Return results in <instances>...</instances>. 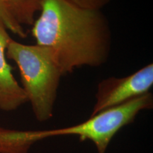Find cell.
Instances as JSON below:
<instances>
[{"label":"cell","mask_w":153,"mask_h":153,"mask_svg":"<svg viewBox=\"0 0 153 153\" xmlns=\"http://www.w3.org/2000/svg\"><path fill=\"white\" fill-rule=\"evenodd\" d=\"M7 29L0 22V109L12 111L28 102L27 96L12 74L7 62L6 50L10 40Z\"/></svg>","instance_id":"obj_5"},{"label":"cell","mask_w":153,"mask_h":153,"mask_svg":"<svg viewBox=\"0 0 153 153\" xmlns=\"http://www.w3.org/2000/svg\"><path fill=\"white\" fill-rule=\"evenodd\" d=\"M68 1L84 8L101 10L108 4H109L111 0H68Z\"/></svg>","instance_id":"obj_8"},{"label":"cell","mask_w":153,"mask_h":153,"mask_svg":"<svg viewBox=\"0 0 153 153\" xmlns=\"http://www.w3.org/2000/svg\"><path fill=\"white\" fill-rule=\"evenodd\" d=\"M6 57L18 66L22 88L36 119L39 122L51 119L60 79L64 76L52 51L37 44L25 45L11 38Z\"/></svg>","instance_id":"obj_2"},{"label":"cell","mask_w":153,"mask_h":153,"mask_svg":"<svg viewBox=\"0 0 153 153\" xmlns=\"http://www.w3.org/2000/svg\"><path fill=\"white\" fill-rule=\"evenodd\" d=\"M153 85V64L125 77L106 78L99 82L91 116L150 92Z\"/></svg>","instance_id":"obj_4"},{"label":"cell","mask_w":153,"mask_h":153,"mask_svg":"<svg viewBox=\"0 0 153 153\" xmlns=\"http://www.w3.org/2000/svg\"><path fill=\"white\" fill-rule=\"evenodd\" d=\"M31 33L37 45L52 51L63 75L84 66L99 68L111 51V29L104 13L68 0H44Z\"/></svg>","instance_id":"obj_1"},{"label":"cell","mask_w":153,"mask_h":153,"mask_svg":"<svg viewBox=\"0 0 153 153\" xmlns=\"http://www.w3.org/2000/svg\"><path fill=\"white\" fill-rule=\"evenodd\" d=\"M9 15L19 25L33 26L35 15L41 11L44 0H0Z\"/></svg>","instance_id":"obj_6"},{"label":"cell","mask_w":153,"mask_h":153,"mask_svg":"<svg viewBox=\"0 0 153 153\" xmlns=\"http://www.w3.org/2000/svg\"><path fill=\"white\" fill-rule=\"evenodd\" d=\"M153 107V96L150 92L127 102L98 113L76 125L58 129L26 131L31 145L45 138L62 135H77L81 142L89 140L94 144L97 153H106L114 135L124 126L133 123L144 110Z\"/></svg>","instance_id":"obj_3"},{"label":"cell","mask_w":153,"mask_h":153,"mask_svg":"<svg viewBox=\"0 0 153 153\" xmlns=\"http://www.w3.org/2000/svg\"><path fill=\"white\" fill-rule=\"evenodd\" d=\"M0 22L4 25V26L7 30H10L13 33L16 34L22 38H25L27 36L26 31L21 25L16 23L14 20V19L11 17L7 10H6L4 7L2 3L0 1Z\"/></svg>","instance_id":"obj_7"}]
</instances>
